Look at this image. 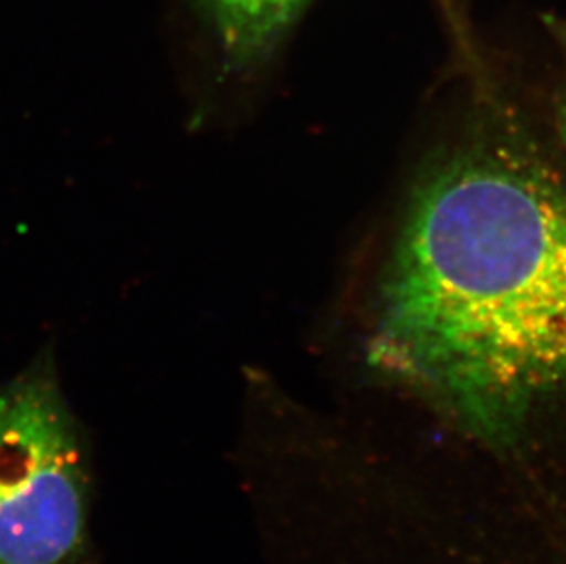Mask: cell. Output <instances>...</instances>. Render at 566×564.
<instances>
[{"label":"cell","mask_w":566,"mask_h":564,"mask_svg":"<svg viewBox=\"0 0 566 564\" xmlns=\"http://www.w3.org/2000/svg\"><path fill=\"white\" fill-rule=\"evenodd\" d=\"M443 94L356 309L375 373L492 438L566 395V169L486 70Z\"/></svg>","instance_id":"obj_1"},{"label":"cell","mask_w":566,"mask_h":564,"mask_svg":"<svg viewBox=\"0 0 566 564\" xmlns=\"http://www.w3.org/2000/svg\"><path fill=\"white\" fill-rule=\"evenodd\" d=\"M546 22L562 50V74L552 97V123H554V138H556V155L559 156L566 169V21L557 17H548Z\"/></svg>","instance_id":"obj_4"},{"label":"cell","mask_w":566,"mask_h":564,"mask_svg":"<svg viewBox=\"0 0 566 564\" xmlns=\"http://www.w3.org/2000/svg\"><path fill=\"white\" fill-rule=\"evenodd\" d=\"M86 532L85 446L50 340L0 384V564H75Z\"/></svg>","instance_id":"obj_2"},{"label":"cell","mask_w":566,"mask_h":564,"mask_svg":"<svg viewBox=\"0 0 566 564\" xmlns=\"http://www.w3.org/2000/svg\"><path fill=\"white\" fill-rule=\"evenodd\" d=\"M311 0H197L206 54L180 77L191 130L235 125L261 96L273 58Z\"/></svg>","instance_id":"obj_3"}]
</instances>
